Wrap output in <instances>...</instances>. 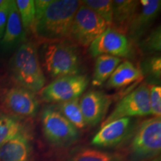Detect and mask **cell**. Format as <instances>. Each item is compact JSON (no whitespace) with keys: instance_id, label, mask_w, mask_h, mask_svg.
Segmentation results:
<instances>
[{"instance_id":"obj_4","label":"cell","mask_w":161,"mask_h":161,"mask_svg":"<svg viewBox=\"0 0 161 161\" xmlns=\"http://www.w3.org/2000/svg\"><path fill=\"white\" fill-rule=\"evenodd\" d=\"M161 151V118L142 121L136 128L129 147L130 161H146L158 158Z\"/></svg>"},{"instance_id":"obj_8","label":"cell","mask_w":161,"mask_h":161,"mask_svg":"<svg viewBox=\"0 0 161 161\" xmlns=\"http://www.w3.org/2000/svg\"><path fill=\"white\" fill-rule=\"evenodd\" d=\"M151 115L149 86L142 84L121 99L102 125L121 118Z\"/></svg>"},{"instance_id":"obj_19","label":"cell","mask_w":161,"mask_h":161,"mask_svg":"<svg viewBox=\"0 0 161 161\" xmlns=\"http://www.w3.org/2000/svg\"><path fill=\"white\" fill-rule=\"evenodd\" d=\"M65 161H123V158L114 153L94 148H78L72 150Z\"/></svg>"},{"instance_id":"obj_29","label":"cell","mask_w":161,"mask_h":161,"mask_svg":"<svg viewBox=\"0 0 161 161\" xmlns=\"http://www.w3.org/2000/svg\"><path fill=\"white\" fill-rule=\"evenodd\" d=\"M3 0H0V5H1V4L3 3Z\"/></svg>"},{"instance_id":"obj_7","label":"cell","mask_w":161,"mask_h":161,"mask_svg":"<svg viewBox=\"0 0 161 161\" xmlns=\"http://www.w3.org/2000/svg\"><path fill=\"white\" fill-rule=\"evenodd\" d=\"M88 79L85 75H73L56 78L40 90V96L46 102L61 103L78 98L85 91Z\"/></svg>"},{"instance_id":"obj_6","label":"cell","mask_w":161,"mask_h":161,"mask_svg":"<svg viewBox=\"0 0 161 161\" xmlns=\"http://www.w3.org/2000/svg\"><path fill=\"white\" fill-rule=\"evenodd\" d=\"M108 27L103 19L81 3L72 20L69 38L83 47H89Z\"/></svg>"},{"instance_id":"obj_27","label":"cell","mask_w":161,"mask_h":161,"mask_svg":"<svg viewBox=\"0 0 161 161\" xmlns=\"http://www.w3.org/2000/svg\"><path fill=\"white\" fill-rule=\"evenodd\" d=\"M11 0H3L0 5V41L3 39L8 18Z\"/></svg>"},{"instance_id":"obj_17","label":"cell","mask_w":161,"mask_h":161,"mask_svg":"<svg viewBox=\"0 0 161 161\" xmlns=\"http://www.w3.org/2000/svg\"><path fill=\"white\" fill-rule=\"evenodd\" d=\"M142 72L130 61L125 60L121 63L114 70L107 85L110 88L119 89L129 85L142 78Z\"/></svg>"},{"instance_id":"obj_26","label":"cell","mask_w":161,"mask_h":161,"mask_svg":"<svg viewBox=\"0 0 161 161\" xmlns=\"http://www.w3.org/2000/svg\"><path fill=\"white\" fill-rule=\"evenodd\" d=\"M145 69L152 78L160 80L161 76V58L160 56H154L147 60Z\"/></svg>"},{"instance_id":"obj_25","label":"cell","mask_w":161,"mask_h":161,"mask_svg":"<svg viewBox=\"0 0 161 161\" xmlns=\"http://www.w3.org/2000/svg\"><path fill=\"white\" fill-rule=\"evenodd\" d=\"M142 47L144 52L148 53H154L160 51L161 49V32L160 27L157 28L146 40L142 43Z\"/></svg>"},{"instance_id":"obj_5","label":"cell","mask_w":161,"mask_h":161,"mask_svg":"<svg viewBox=\"0 0 161 161\" xmlns=\"http://www.w3.org/2000/svg\"><path fill=\"white\" fill-rule=\"evenodd\" d=\"M42 127L46 140L53 146L66 147L75 143L79 131L55 107H46L41 114Z\"/></svg>"},{"instance_id":"obj_10","label":"cell","mask_w":161,"mask_h":161,"mask_svg":"<svg viewBox=\"0 0 161 161\" xmlns=\"http://www.w3.org/2000/svg\"><path fill=\"white\" fill-rule=\"evenodd\" d=\"M134 131L131 118H121L101 126L91 144L102 148H112L122 144Z\"/></svg>"},{"instance_id":"obj_14","label":"cell","mask_w":161,"mask_h":161,"mask_svg":"<svg viewBox=\"0 0 161 161\" xmlns=\"http://www.w3.org/2000/svg\"><path fill=\"white\" fill-rule=\"evenodd\" d=\"M31 154V141L25 130L0 147V161H29Z\"/></svg>"},{"instance_id":"obj_1","label":"cell","mask_w":161,"mask_h":161,"mask_svg":"<svg viewBox=\"0 0 161 161\" xmlns=\"http://www.w3.org/2000/svg\"><path fill=\"white\" fill-rule=\"evenodd\" d=\"M81 1L37 0L33 32L38 39L48 42L64 41L69 37L72 20Z\"/></svg>"},{"instance_id":"obj_12","label":"cell","mask_w":161,"mask_h":161,"mask_svg":"<svg viewBox=\"0 0 161 161\" xmlns=\"http://www.w3.org/2000/svg\"><path fill=\"white\" fill-rule=\"evenodd\" d=\"M4 104L12 114L23 117H34L39 108L35 93L21 86L8 90L4 96Z\"/></svg>"},{"instance_id":"obj_18","label":"cell","mask_w":161,"mask_h":161,"mask_svg":"<svg viewBox=\"0 0 161 161\" xmlns=\"http://www.w3.org/2000/svg\"><path fill=\"white\" fill-rule=\"evenodd\" d=\"M122 59L111 55L98 56L95 64L92 84L94 86H101L109 79L116 68L119 65Z\"/></svg>"},{"instance_id":"obj_21","label":"cell","mask_w":161,"mask_h":161,"mask_svg":"<svg viewBox=\"0 0 161 161\" xmlns=\"http://www.w3.org/2000/svg\"><path fill=\"white\" fill-rule=\"evenodd\" d=\"M25 130L18 119L8 114H0V147Z\"/></svg>"},{"instance_id":"obj_16","label":"cell","mask_w":161,"mask_h":161,"mask_svg":"<svg viewBox=\"0 0 161 161\" xmlns=\"http://www.w3.org/2000/svg\"><path fill=\"white\" fill-rule=\"evenodd\" d=\"M139 5V1H113V23L110 27L125 35L131 23Z\"/></svg>"},{"instance_id":"obj_2","label":"cell","mask_w":161,"mask_h":161,"mask_svg":"<svg viewBox=\"0 0 161 161\" xmlns=\"http://www.w3.org/2000/svg\"><path fill=\"white\" fill-rule=\"evenodd\" d=\"M11 71L19 86L35 92L45 86V75L36 46L31 42L21 44L11 60Z\"/></svg>"},{"instance_id":"obj_11","label":"cell","mask_w":161,"mask_h":161,"mask_svg":"<svg viewBox=\"0 0 161 161\" xmlns=\"http://www.w3.org/2000/svg\"><path fill=\"white\" fill-rule=\"evenodd\" d=\"M111 103L110 96L98 90H90L79 99L86 125L96 126L104 119Z\"/></svg>"},{"instance_id":"obj_23","label":"cell","mask_w":161,"mask_h":161,"mask_svg":"<svg viewBox=\"0 0 161 161\" xmlns=\"http://www.w3.org/2000/svg\"><path fill=\"white\" fill-rule=\"evenodd\" d=\"M82 4L94 11L110 27L113 23L112 0H84Z\"/></svg>"},{"instance_id":"obj_9","label":"cell","mask_w":161,"mask_h":161,"mask_svg":"<svg viewBox=\"0 0 161 161\" xmlns=\"http://www.w3.org/2000/svg\"><path fill=\"white\" fill-rule=\"evenodd\" d=\"M92 57L107 55L117 58H128L131 52L128 37L113 27H108L89 46Z\"/></svg>"},{"instance_id":"obj_24","label":"cell","mask_w":161,"mask_h":161,"mask_svg":"<svg viewBox=\"0 0 161 161\" xmlns=\"http://www.w3.org/2000/svg\"><path fill=\"white\" fill-rule=\"evenodd\" d=\"M149 104L151 115L154 117L161 116V86L157 84L149 86Z\"/></svg>"},{"instance_id":"obj_20","label":"cell","mask_w":161,"mask_h":161,"mask_svg":"<svg viewBox=\"0 0 161 161\" xmlns=\"http://www.w3.org/2000/svg\"><path fill=\"white\" fill-rule=\"evenodd\" d=\"M57 110L77 129H83L86 125L79 104V98L58 103Z\"/></svg>"},{"instance_id":"obj_15","label":"cell","mask_w":161,"mask_h":161,"mask_svg":"<svg viewBox=\"0 0 161 161\" xmlns=\"http://www.w3.org/2000/svg\"><path fill=\"white\" fill-rule=\"evenodd\" d=\"M24 32L19 12H18L15 1L11 0L10 11L7 24L3 39L0 43L3 49L10 50L17 47L25 39Z\"/></svg>"},{"instance_id":"obj_13","label":"cell","mask_w":161,"mask_h":161,"mask_svg":"<svg viewBox=\"0 0 161 161\" xmlns=\"http://www.w3.org/2000/svg\"><path fill=\"white\" fill-rule=\"evenodd\" d=\"M160 0H140L136 12L128 28V37L137 41L149 29L160 13Z\"/></svg>"},{"instance_id":"obj_3","label":"cell","mask_w":161,"mask_h":161,"mask_svg":"<svg viewBox=\"0 0 161 161\" xmlns=\"http://www.w3.org/2000/svg\"><path fill=\"white\" fill-rule=\"evenodd\" d=\"M41 57L43 67L52 78L79 74L80 61L77 50L64 40L44 43Z\"/></svg>"},{"instance_id":"obj_22","label":"cell","mask_w":161,"mask_h":161,"mask_svg":"<svg viewBox=\"0 0 161 161\" xmlns=\"http://www.w3.org/2000/svg\"><path fill=\"white\" fill-rule=\"evenodd\" d=\"M20 19L25 34L33 31L35 20V5L34 0H17L15 1Z\"/></svg>"},{"instance_id":"obj_28","label":"cell","mask_w":161,"mask_h":161,"mask_svg":"<svg viewBox=\"0 0 161 161\" xmlns=\"http://www.w3.org/2000/svg\"><path fill=\"white\" fill-rule=\"evenodd\" d=\"M152 161H160V158H154V160H152Z\"/></svg>"}]
</instances>
